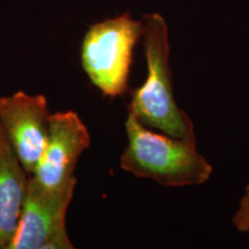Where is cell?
I'll return each mask as SVG.
<instances>
[{
    "instance_id": "1",
    "label": "cell",
    "mask_w": 249,
    "mask_h": 249,
    "mask_svg": "<svg viewBox=\"0 0 249 249\" xmlns=\"http://www.w3.org/2000/svg\"><path fill=\"white\" fill-rule=\"evenodd\" d=\"M142 22L148 74L144 83L132 90L128 113L149 128L195 143L194 124L174 99L166 21L160 13H150Z\"/></svg>"
},
{
    "instance_id": "2",
    "label": "cell",
    "mask_w": 249,
    "mask_h": 249,
    "mask_svg": "<svg viewBox=\"0 0 249 249\" xmlns=\"http://www.w3.org/2000/svg\"><path fill=\"white\" fill-rule=\"evenodd\" d=\"M124 127L128 144L120 157V166L126 172L167 187L200 185L210 178L213 166L194 142L152 132L132 113Z\"/></svg>"
},
{
    "instance_id": "3",
    "label": "cell",
    "mask_w": 249,
    "mask_h": 249,
    "mask_svg": "<svg viewBox=\"0 0 249 249\" xmlns=\"http://www.w3.org/2000/svg\"><path fill=\"white\" fill-rule=\"evenodd\" d=\"M143 22L129 13L89 27L81 44V65L90 82L107 97L124 96L128 87L133 50L142 37Z\"/></svg>"
},
{
    "instance_id": "4",
    "label": "cell",
    "mask_w": 249,
    "mask_h": 249,
    "mask_svg": "<svg viewBox=\"0 0 249 249\" xmlns=\"http://www.w3.org/2000/svg\"><path fill=\"white\" fill-rule=\"evenodd\" d=\"M76 179L59 188H46L29 176L22 213L9 249H71L66 213Z\"/></svg>"
},
{
    "instance_id": "5",
    "label": "cell",
    "mask_w": 249,
    "mask_h": 249,
    "mask_svg": "<svg viewBox=\"0 0 249 249\" xmlns=\"http://www.w3.org/2000/svg\"><path fill=\"white\" fill-rule=\"evenodd\" d=\"M50 114L44 95L17 91L0 97V126L29 176L45 150Z\"/></svg>"
},
{
    "instance_id": "6",
    "label": "cell",
    "mask_w": 249,
    "mask_h": 249,
    "mask_svg": "<svg viewBox=\"0 0 249 249\" xmlns=\"http://www.w3.org/2000/svg\"><path fill=\"white\" fill-rule=\"evenodd\" d=\"M91 144L85 123L74 111L51 113L45 150L35 172L31 174L46 188H59L75 180L80 156Z\"/></svg>"
},
{
    "instance_id": "7",
    "label": "cell",
    "mask_w": 249,
    "mask_h": 249,
    "mask_svg": "<svg viewBox=\"0 0 249 249\" xmlns=\"http://www.w3.org/2000/svg\"><path fill=\"white\" fill-rule=\"evenodd\" d=\"M28 180L29 174L0 126V249H9L17 234Z\"/></svg>"
},
{
    "instance_id": "8",
    "label": "cell",
    "mask_w": 249,
    "mask_h": 249,
    "mask_svg": "<svg viewBox=\"0 0 249 249\" xmlns=\"http://www.w3.org/2000/svg\"><path fill=\"white\" fill-rule=\"evenodd\" d=\"M233 224L239 231L249 232V186L246 188V193L240 201L238 213L233 218Z\"/></svg>"
}]
</instances>
